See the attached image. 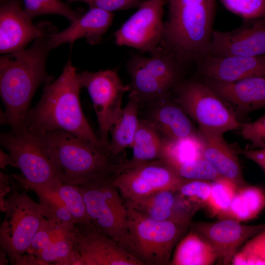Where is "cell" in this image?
Returning a JSON list of instances; mask_svg holds the SVG:
<instances>
[{
	"mask_svg": "<svg viewBox=\"0 0 265 265\" xmlns=\"http://www.w3.org/2000/svg\"><path fill=\"white\" fill-rule=\"evenodd\" d=\"M77 265H141L92 222L76 223L68 232Z\"/></svg>",
	"mask_w": 265,
	"mask_h": 265,
	"instance_id": "cell-12",
	"label": "cell"
},
{
	"mask_svg": "<svg viewBox=\"0 0 265 265\" xmlns=\"http://www.w3.org/2000/svg\"><path fill=\"white\" fill-rule=\"evenodd\" d=\"M163 142L162 136L151 125L145 120L139 119L131 146L132 157L126 161L125 171L146 162L160 159Z\"/></svg>",
	"mask_w": 265,
	"mask_h": 265,
	"instance_id": "cell-25",
	"label": "cell"
},
{
	"mask_svg": "<svg viewBox=\"0 0 265 265\" xmlns=\"http://www.w3.org/2000/svg\"><path fill=\"white\" fill-rule=\"evenodd\" d=\"M218 257L210 244L193 231L179 241L172 258V265H209Z\"/></svg>",
	"mask_w": 265,
	"mask_h": 265,
	"instance_id": "cell-26",
	"label": "cell"
},
{
	"mask_svg": "<svg viewBox=\"0 0 265 265\" xmlns=\"http://www.w3.org/2000/svg\"><path fill=\"white\" fill-rule=\"evenodd\" d=\"M206 84L241 113L265 107V77H251L232 82L207 79Z\"/></svg>",
	"mask_w": 265,
	"mask_h": 265,
	"instance_id": "cell-20",
	"label": "cell"
},
{
	"mask_svg": "<svg viewBox=\"0 0 265 265\" xmlns=\"http://www.w3.org/2000/svg\"><path fill=\"white\" fill-rule=\"evenodd\" d=\"M69 229L45 218L34 235L27 253L35 256L53 241L64 236Z\"/></svg>",
	"mask_w": 265,
	"mask_h": 265,
	"instance_id": "cell-36",
	"label": "cell"
},
{
	"mask_svg": "<svg viewBox=\"0 0 265 265\" xmlns=\"http://www.w3.org/2000/svg\"><path fill=\"white\" fill-rule=\"evenodd\" d=\"M125 203L141 214L157 221L190 223L197 211L177 190H163L143 198Z\"/></svg>",
	"mask_w": 265,
	"mask_h": 265,
	"instance_id": "cell-21",
	"label": "cell"
},
{
	"mask_svg": "<svg viewBox=\"0 0 265 265\" xmlns=\"http://www.w3.org/2000/svg\"><path fill=\"white\" fill-rule=\"evenodd\" d=\"M197 132L202 157L221 177L233 182L239 187L245 185L238 160L224 139L223 134L200 129Z\"/></svg>",
	"mask_w": 265,
	"mask_h": 265,
	"instance_id": "cell-23",
	"label": "cell"
},
{
	"mask_svg": "<svg viewBox=\"0 0 265 265\" xmlns=\"http://www.w3.org/2000/svg\"><path fill=\"white\" fill-rule=\"evenodd\" d=\"M185 180L160 159L124 171L114 180L112 184L124 202H128L163 190H177Z\"/></svg>",
	"mask_w": 265,
	"mask_h": 265,
	"instance_id": "cell-13",
	"label": "cell"
},
{
	"mask_svg": "<svg viewBox=\"0 0 265 265\" xmlns=\"http://www.w3.org/2000/svg\"><path fill=\"white\" fill-rule=\"evenodd\" d=\"M24 11L32 20L36 16L45 14L61 15L71 22L85 12L82 8L74 9L61 0H23Z\"/></svg>",
	"mask_w": 265,
	"mask_h": 265,
	"instance_id": "cell-31",
	"label": "cell"
},
{
	"mask_svg": "<svg viewBox=\"0 0 265 265\" xmlns=\"http://www.w3.org/2000/svg\"><path fill=\"white\" fill-rule=\"evenodd\" d=\"M67 3L83 2L90 8H97L108 12L139 7L143 0H65Z\"/></svg>",
	"mask_w": 265,
	"mask_h": 265,
	"instance_id": "cell-40",
	"label": "cell"
},
{
	"mask_svg": "<svg viewBox=\"0 0 265 265\" xmlns=\"http://www.w3.org/2000/svg\"><path fill=\"white\" fill-rule=\"evenodd\" d=\"M207 79L232 82L251 77H265V55L214 56L207 55L197 62Z\"/></svg>",
	"mask_w": 265,
	"mask_h": 265,
	"instance_id": "cell-19",
	"label": "cell"
},
{
	"mask_svg": "<svg viewBox=\"0 0 265 265\" xmlns=\"http://www.w3.org/2000/svg\"><path fill=\"white\" fill-rule=\"evenodd\" d=\"M0 144L13 157L27 183L57 191L63 185L57 168L35 137L23 130L0 135Z\"/></svg>",
	"mask_w": 265,
	"mask_h": 265,
	"instance_id": "cell-9",
	"label": "cell"
},
{
	"mask_svg": "<svg viewBox=\"0 0 265 265\" xmlns=\"http://www.w3.org/2000/svg\"><path fill=\"white\" fill-rule=\"evenodd\" d=\"M220 219L213 222H196L191 228L210 244L224 265L232 263L241 245L265 229V223L246 225L233 219Z\"/></svg>",
	"mask_w": 265,
	"mask_h": 265,
	"instance_id": "cell-16",
	"label": "cell"
},
{
	"mask_svg": "<svg viewBox=\"0 0 265 265\" xmlns=\"http://www.w3.org/2000/svg\"><path fill=\"white\" fill-rule=\"evenodd\" d=\"M68 231L64 236L53 241L35 256L38 265L51 263L75 265V254L72 241L68 236Z\"/></svg>",
	"mask_w": 265,
	"mask_h": 265,
	"instance_id": "cell-32",
	"label": "cell"
},
{
	"mask_svg": "<svg viewBox=\"0 0 265 265\" xmlns=\"http://www.w3.org/2000/svg\"><path fill=\"white\" fill-rule=\"evenodd\" d=\"M167 0H146L114 33L115 42L142 53L153 54L160 49L164 22L163 7Z\"/></svg>",
	"mask_w": 265,
	"mask_h": 265,
	"instance_id": "cell-14",
	"label": "cell"
},
{
	"mask_svg": "<svg viewBox=\"0 0 265 265\" xmlns=\"http://www.w3.org/2000/svg\"><path fill=\"white\" fill-rule=\"evenodd\" d=\"M169 93L146 104L144 117L166 140H176L197 135L187 115L169 96Z\"/></svg>",
	"mask_w": 265,
	"mask_h": 265,
	"instance_id": "cell-18",
	"label": "cell"
},
{
	"mask_svg": "<svg viewBox=\"0 0 265 265\" xmlns=\"http://www.w3.org/2000/svg\"><path fill=\"white\" fill-rule=\"evenodd\" d=\"M112 12L97 8H90L81 17L60 32L51 35L50 44L53 49L64 43L72 44L75 40L84 38L89 44L101 43L103 35L112 23Z\"/></svg>",
	"mask_w": 265,
	"mask_h": 265,
	"instance_id": "cell-22",
	"label": "cell"
},
{
	"mask_svg": "<svg viewBox=\"0 0 265 265\" xmlns=\"http://www.w3.org/2000/svg\"><path fill=\"white\" fill-rule=\"evenodd\" d=\"M209 55L214 56L265 55V20H245L229 31L213 30Z\"/></svg>",
	"mask_w": 265,
	"mask_h": 265,
	"instance_id": "cell-17",
	"label": "cell"
},
{
	"mask_svg": "<svg viewBox=\"0 0 265 265\" xmlns=\"http://www.w3.org/2000/svg\"><path fill=\"white\" fill-rule=\"evenodd\" d=\"M169 165L181 177L185 179L214 181L223 178L203 157Z\"/></svg>",
	"mask_w": 265,
	"mask_h": 265,
	"instance_id": "cell-33",
	"label": "cell"
},
{
	"mask_svg": "<svg viewBox=\"0 0 265 265\" xmlns=\"http://www.w3.org/2000/svg\"><path fill=\"white\" fill-rule=\"evenodd\" d=\"M210 181L186 179L177 191L197 211L206 206L211 189Z\"/></svg>",
	"mask_w": 265,
	"mask_h": 265,
	"instance_id": "cell-37",
	"label": "cell"
},
{
	"mask_svg": "<svg viewBox=\"0 0 265 265\" xmlns=\"http://www.w3.org/2000/svg\"><path fill=\"white\" fill-rule=\"evenodd\" d=\"M13 177L26 189H30L37 194L46 218L68 229L71 228L76 224L56 191L27 183L21 175H14Z\"/></svg>",
	"mask_w": 265,
	"mask_h": 265,
	"instance_id": "cell-28",
	"label": "cell"
},
{
	"mask_svg": "<svg viewBox=\"0 0 265 265\" xmlns=\"http://www.w3.org/2000/svg\"><path fill=\"white\" fill-rule=\"evenodd\" d=\"M140 105L138 99L130 93L127 104L110 132L108 147L113 154H124L127 148L131 147L139 125L138 113Z\"/></svg>",
	"mask_w": 265,
	"mask_h": 265,
	"instance_id": "cell-24",
	"label": "cell"
},
{
	"mask_svg": "<svg viewBox=\"0 0 265 265\" xmlns=\"http://www.w3.org/2000/svg\"><path fill=\"white\" fill-rule=\"evenodd\" d=\"M233 265H265V229L253 237L234 255Z\"/></svg>",
	"mask_w": 265,
	"mask_h": 265,
	"instance_id": "cell-35",
	"label": "cell"
},
{
	"mask_svg": "<svg viewBox=\"0 0 265 265\" xmlns=\"http://www.w3.org/2000/svg\"><path fill=\"white\" fill-rule=\"evenodd\" d=\"M0 210L4 212L5 199L4 197L11 190L10 177L2 172L0 173Z\"/></svg>",
	"mask_w": 265,
	"mask_h": 265,
	"instance_id": "cell-42",
	"label": "cell"
},
{
	"mask_svg": "<svg viewBox=\"0 0 265 265\" xmlns=\"http://www.w3.org/2000/svg\"><path fill=\"white\" fill-rule=\"evenodd\" d=\"M241 153L265 171V148L245 150Z\"/></svg>",
	"mask_w": 265,
	"mask_h": 265,
	"instance_id": "cell-41",
	"label": "cell"
},
{
	"mask_svg": "<svg viewBox=\"0 0 265 265\" xmlns=\"http://www.w3.org/2000/svg\"><path fill=\"white\" fill-rule=\"evenodd\" d=\"M211 2H215V0H168L169 9L189 4H200Z\"/></svg>",
	"mask_w": 265,
	"mask_h": 265,
	"instance_id": "cell-43",
	"label": "cell"
},
{
	"mask_svg": "<svg viewBox=\"0 0 265 265\" xmlns=\"http://www.w3.org/2000/svg\"><path fill=\"white\" fill-rule=\"evenodd\" d=\"M240 127L242 137L250 143V149L265 148V115Z\"/></svg>",
	"mask_w": 265,
	"mask_h": 265,
	"instance_id": "cell-39",
	"label": "cell"
},
{
	"mask_svg": "<svg viewBox=\"0 0 265 265\" xmlns=\"http://www.w3.org/2000/svg\"><path fill=\"white\" fill-rule=\"evenodd\" d=\"M80 89L78 73L69 60L60 76L45 85L39 102L27 113L23 130L33 133L64 131L95 145L108 148L95 134L83 114Z\"/></svg>",
	"mask_w": 265,
	"mask_h": 265,
	"instance_id": "cell-3",
	"label": "cell"
},
{
	"mask_svg": "<svg viewBox=\"0 0 265 265\" xmlns=\"http://www.w3.org/2000/svg\"><path fill=\"white\" fill-rule=\"evenodd\" d=\"M8 165H10L13 167H17L16 164L12 157L4 153L1 149L0 150V167L1 169H3Z\"/></svg>",
	"mask_w": 265,
	"mask_h": 265,
	"instance_id": "cell-44",
	"label": "cell"
},
{
	"mask_svg": "<svg viewBox=\"0 0 265 265\" xmlns=\"http://www.w3.org/2000/svg\"><path fill=\"white\" fill-rule=\"evenodd\" d=\"M126 206V233L119 244L141 265H170L172 251L190 223L155 220Z\"/></svg>",
	"mask_w": 265,
	"mask_h": 265,
	"instance_id": "cell-5",
	"label": "cell"
},
{
	"mask_svg": "<svg viewBox=\"0 0 265 265\" xmlns=\"http://www.w3.org/2000/svg\"><path fill=\"white\" fill-rule=\"evenodd\" d=\"M238 187L233 182L224 178L212 181L205 206L209 212L220 219L225 218Z\"/></svg>",
	"mask_w": 265,
	"mask_h": 265,
	"instance_id": "cell-30",
	"label": "cell"
},
{
	"mask_svg": "<svg viewBox=\"0 0 265 265\" xmlns=\"http://www.w3.org/2000/svg\"><path fill=\"white\" fill-rule=\"evenodd\" d=\"M232 13L244 20L265 17V0H220Z\"/></svg>",
	"mask_w": 265,
	"mask_h": 265,
	"instance_id": "cell-38",
	"label": "cell"
},
{
	"mask_svg": "<svg viewBox=\"0 0 265 265\" xmlns=\"http://www.w3.org/2000/svg\"><path fill=\"white\" fill-rule=\"evenodd\" d=\"M215 10V2L169 9L160 48L171 54L181 67L208 55Z\"/></svg>",
	"mask_w": 265,
	"mask_h": 265,
	"instance_id": "cell-4",
	"label": "cell"
},
{
	"mask_svg": "<svg viewBox=\"0 0 265 265\" xmlns=\"http://www.w3.org/2000/svg\"><path fill=\"white\" fill-rule=\"evenodd\" d=\"M30 132L37 139L59 171L63 184L81 186L112 183L125 170L124 154L115 155L69 132L55 130Z\"/></svg>",
	"mask_w": 265,
	"mask_h": 265,
	"instance_id": "cell-1",
	"label": "cell"
},
{
	"mask_svg": "<svg viewBox=\"0 0 265 265\" xmlns=\"http://www.w3.org/2000/svg\"><path fill=\"white\" fill-rule=\"evenodd\" d=\"M19 184L17 186L11 183V190L5 202V217L0 226L1 248L13 263L27 253L45 218L40 204L32 199Z\"/></svg>",
	"mask_w": 265,
	"mask_h": 265,
	"instance_id": "cell-6",
	"label": "cell"
},
{
	"mask_svg": "<svg viewBox=\"0 0 265 265\" xmlns=\"http://www.w3.org/2000/svg\"><path fill=\"white\" fill-rule=\"evenodd\" d=\"M173 89L175 100L199 129L223 134L240 127L233 109L206 83L180 81Z\"/></svg>",
	"mask_w": 265,
	"mask_h": 265,
	"instance_id": "cell-7",
	"label": "cell"
},
{
	"mask_svg": "<svg viewBox=\"0 0 265 265\" xmlns=\"http://www.w3.org/2000/svg\"><path fill=\"white\" fill-rule=\"evenodd\" d=\"M180 68L173 57L160 48L150 57L132 56L127 63L130 93L140 105L164 96L180 81Z\"/></svg>",
	"mask_w": 265,
	"mask_h": 265,
	"instance_id": "cell-8",
	"label": "cell"
},
{
	"mask_svg": "<svg viewBox=\"0 0 265 265\" xmlns=\"http://www.w3.org/2000/svg\"><path fill=\"white\" fill-rule=\"evenodd\" d=\"M56 32V27L49 22L41 21L33 25L22 9L21 0H0V53L23 50L30 41Z\"/></svg>",
	"mask_w": 265,
	"mask_h": 265,
	"instance_id": "cell-15",
	"label": "cell"
},
{
	"mask_svg": "<svg viewBox=\"0 0 265 265\" xmlns=\"http://www.w3.org/2000/svg\"><path fill=\"white\" fill-rule=\"evenodd\" d=\"M265 209V191L256 186H239L225 218L239 222L257 217Z\"/></svg>",
	"mask_w": 265,
	"mask_h": 265,
	"instance_id": "cell-27",
	"label": "cell"
},
{
	"mask_svg": "<svg viewBox=\"0 0 265 265\" xmlns=\"http://www.w3.org/2000/svg\"><path fill=\"white\" fill-rule=\"evenodd\" d=\"M80 88L87 90L93 103L99 127L100 139L108 147L112 127L120 115L124 93L130 91L113 70L78 73ZM109 148V147H108Z\"/></svg>",
	"mask_w": 265,
	"mask_h": 265,
	"instance_id": "cell-10",
	"label": "cell"
},
{
	"mask_svg": "<svg viewBox=\"0 0 265 265\" xmlns=\"http://www.w3.org/2000/svg\"><path fill=\"white\" fill-rule=\"evenodd\" d=\"M202 157L201 145L198 134L176 140L163 139L161 159L169 165L192 160Z\"/></svg>",
	"mask_w": 265,
	"mask_h": 265,
	"instance_id": "cell-29",
	"label": "cell"
},
{
	"mask_svg": "<svg viewBox=\"0 0 265 265\" xmlns=\"http://www.w3.org/2000/svg\"><path fill=\"white\" fill-rule=\"evenodd\" d=\"M51 34L36 38L26 49L0 57V94L5 107L4 112L0 113V122L9 125L14 133L24 129L31 99L38 87L53 79L46 68L53 49Z\"/></svg>",
	"mask_w": 265,
	"mask_h": 265,
	"instance_id": "cell-2",
	"label": "cell"
},
{
	"mask_svg": "<svg viewBox=\"0 0 265 265\" xmlns=\"http://www.w3.org/2000/svg\"><path fill=\"white\" fill-rule=\"evenodd\" d=\"M56 192L76 223L91 222L82 194L78 186L63 184Z\"/></svg>",
	"mask_w": 265,
	"mask_h": 265,
	"instance_id": "cell-34",
	"label": "cell"
},
{
	"mask_svg": "<svg viewBox=\"0 0 265 265\" xmlns=\"http://www.w3.org/2000/svg\"><path fill=\"white\" fill-rule=\"evenodd\" d=\"M79 188L91 222L119 243L126 233L127 208L118 189L112 183L88 184Z\"/></svg>",
	"mask_w": 265,
	"mask_h": 265,
	"instance_id": "cell-11",
	"label": "cell"
}]
</instances>
